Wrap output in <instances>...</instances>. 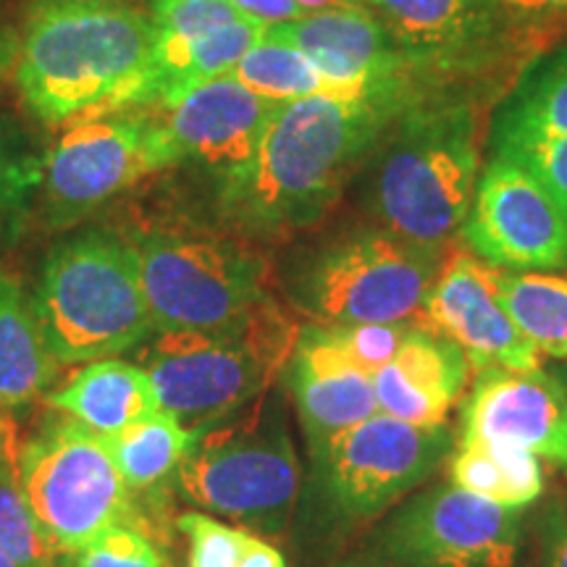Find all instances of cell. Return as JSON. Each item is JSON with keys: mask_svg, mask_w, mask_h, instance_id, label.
<instances>
[{"mask_svg": "<svg viewBox=\"0 0 567 567\" xmlns=\"http://www.w3.org/2000/svg\"><path fill=\"white\" fill-rule=\"evenodd\" d=\"M410 101L313 95L276 103L250 168L218 189L224 216L255 237L318 224Z\"/></svg>", "mask_w": 567, "mask_h": 567, "instance_id": "6da1fadb", "label": "cell"}, {"mask_svg": "<svg viewBox=\"0 0 567 567\" xmlns=\"http://www.w3.org/2000/svg\"><path fill=\"white\" fill-rule=\"evenodd\" d=\"M155 40L151 11L130 0H32L17 59L21 97L48 124L151 105Z\"/></svg>", "mask_w": 567, "mask_h": 567, "instance_id": "7a4b0ae2", "label": "cell"}, {"mask_svg": "<svg viewBox=\"0 0 567 567\" xmlns=\"http://www.w3.org/2000/svg\"><path fill=\"white\" fill-rule=\"evenodd\" d=\"M394 124L373 179V210L389 231L444 250L476 195V109L463 97H417Z\"/></svg>", "mask_w": 567, "mask_h": 567, "instance_id": "3957f363", "label": "cell"}, {"mask_svg": "<svg viewBox=\"0 0 567 567\" xmlns=\"http://www.w3.org/2000/svg\"><path fill=\"white\" fill-rule=\"evenodd\" d=\"M32 305L59 363L109 360L155 334L137 255L111 231H82L55 245Z\"/></svg>", "mask_w": 567, "mask_h": 567, "instance_id": "277c9868", "label": "cell"}, {"mask_svg": "<svg viewBox=\"0 0 567 567\" xmlns=\"http://www.w3.org/2000/svg\"><path fill=\"white\" fill-rule=\"evenodd\" d=\"M174 486L189 505L255 534H284L300 492L284 396L268 389L224 421L197 429Z\"/></svg>", "mask_w": 567, "mask_h": 567, "instance_id": "5b68a950", "label": "cell"}, {"mask_svg": "<svg viewBox=\"0 0 567 567\" xmlns=\"http://www.w3.org/2000/svg\"><path fill=\"white\" fill-rule=\"evenodd\" d=\"M295 321L276 305L218 331H158L142 354L163 413L184 429L218 423L266 394L292 358Z\"/></svg>", "mask_w": 567, "mask_h": 567, "instance_id": "8992f818", "label": "cell"}, {"mask_svg": "<svg viewBox=\"0 0 567 567\" xmlns=\"http://www.w3.org/2000/svg\"><path fill=\"white\" fill-rule=\"evenodd\" d=\"M158 331H218L274 302L268 264L243 239L197 226L151 224L126 239Z\"/></svg>", "mask_w": 567, "mask_h": 567, "instance_id": "52a82bcc", "label": "cell"}, {"mask_svg": "<svg viewBox=\"0 0 567 567\" xmlns=\"http://www.w3.org/2000/svg\"><path fill=\"white\" fill-rule=\"evenodd\" d=\"M442 250L400 234L354 229L289 274V300L318 326L413 321L442 268Z\"/></svg>", "mask_w": 567, "mask_h": 567, "instance_id": "ba28073f", "label": "cell"}, {"mask_svg": "<svg viewBox=\"0 0 567 567\" xmlns=\"http://www.w3.org/2000/svg\"><path fill=\"white\" fill-rule=\"evenodd\" d=\"M19 484L40 530L66 557L134 515L109 446L69 415L51 417L21 446Z\"/></svg>", "mask_w": 567, "mask_h": 567, "instance_id": "9c48e42d", "label": "cell"}, {"mask_svg": "<svg viewBox=\"0 0 567 567\" xmlns=\"http://www.w3.org/2000/svg\"><path fill=\"white\" fill-rule=\"evenodd\" d=\"M452 452L450 425L375 413L310 450L318 505L337 523H368L434 476Z\"/></svg>", "mask_w": 567, "mask_h": 567, "instance_id": "30bf717a", "label": "cell"}, {"mask_svg": "<svg viewBox=\"0 0 567 567\" xmlns=\"http://www.w3.org/2000/svg\"><path fill=\"white\" fill-rule=\"evenodd\" d=\"M172 166L163 122L140 105L71 118L42 163V208L55 229L76 224L145 174Z\"/></svg>", "mask_w": 567, "mask_h": 567, "instance_id": "8fae6325", "label": "cell"}, {"mask_svg": "<svg viewBox=\"0 0 567 567\" xmlns=\"http://www.w3.org/2000/svg\"><path fill=\"white\" fill-rule=\"evenodd\" d=\"M379 551L394 567H513L520 517L455 484L434 486L396 509Z\"/></svg>", "mask_w": 567, "mask_h": 567, "instance_id": "7c38bea8", "label": "cell"}, {"mask_svg": "<svg viewBox=\"0 0 567 567\" xmlns=\"http://www.w3.org/2000/svg\"><path fill=\"white\" fill-rule=\"evenodd\" d=\"M463 239L484 264L502 271H555L567 266V221L526 166L492 155L478 176Z\"/></svg>", "mask_w": 567, "mask_h": 567, "instance_id": "4fadbf2b", "label": "cell"}, {"mask_svg": "<svg viewBox=\"0 0 567 567\" xmlns=\"http://www.w3.org/2000/svg\"><path fill=\"white\" fill-rule=\"evenodd\" d=\"M268 38L284 40L313 61L331 97L339 101H408L413 66L371 9L310 11L274 24Z\"/></svg>", "mask_w": 567, "mask_h": 567, "instance_id": "5bb4252c", "label": "cell"}, {"mask_svg": "<svg viewBox=\"0 0 567 567\" xmlns=\"http://www.w3.org/2000/svg\"><path fill=\"white\" fill-rule=\"evenodd\" d=\"M413 321L425 331L455 342L471 360L473 373L499 365L509 371H538L542 352L517 329L494 284V266L467 250L442 260L423 308Z\"/></svg>", "mask_w": 567, "mask_h": 567, "instance_id": "9a60e30c", "label": "cell"}, {"mask_svg": "<svg viewBox=\"0 0 567 567\" xmlns=\"http://www.w3.org/2000/svg\"><path fill=\"white\" fill-rule=\"evenodd\" d=\"M274 105L231 74L189 90L163 118L168 163H195L218 182V189L229 187L250 168Z\"/></svg>", "mask_w": 567, "mask_h": 567, "instance_id": "2e32d148", "label": "cell"}, {"mask_svg": "<svg viewBox=\"0 0 567 567\" xmlns=\"http://www.w3.org/2000/svg\"><path fill=\"white\" fill-rule=\"evenodd\" d=\"M460 421V439L523 446L567 473V389L542 368L478 371Z\"/></svg>", "mask_w": 567, "mask_h": 567, "instance_id": "e0dca14e", "label": "cell"}, {"mask_svg": "<svg viewBox=\"0 0 567 567\" xmlns=\"http://www.w3.org/2000/svg\"><path fill=\"white\" fill-rule=\"evenodd\" d=\"M281 381L292 394L310 450L379 413L373 375L352 365L316 323L300 329Z\"/></svg>", "mask_w": 567, "mask_h": 567, "instance_id": "ac0fdd59", "label": "cell"}, {"mask_svg": "<svg viewBox=\"0 0 567 567\" xmlns=\"http://www.w3.org/2000/svg\"><path fill=\"white\" fill-rule=\"evenodd\" d=\"M415 74L465 71L494 51L478 0H368Z\"/></svg>", "mask_w": 567, "mask_h": 567, "instance_id": "d6986e66", "label": "cell"}, {"mask_svg": "<svg viewBox=\"0 0 567 567\" xmlns=\"http://www.w3.org/2000/svg\"><path fill=\"white\" fill-rule=\"evenodd\" d=\"M471 373V360L455 342L415 323L392 363L373 375L379 413L413 425H444Z\"/></svg>", "mask_w": 567, "mask_h": 567, "instance_id": "ffe728a7", "label": "cell"}, {"mask_svg": "<svg viewBox=\"0 0 567 567\" xmlns=\"http://www.w3.org/2000/svg\"><path fill=\"white\" fill-rule=\"evenodd\" d=\"M48 405L101 439L122 434L161 410L145 368L113 358L82 368L66 386L48 396Z\"/></svg>", "mask_w": 567, "mask_h": 567, "instance_id": "44dd1931", "label": "cell"}, {"mask_svg": "<svg viewBox=\"0 0 567 567\" xmlns=\"http://www.w3.org/2000/svg\"><path fill=\"white\" fill-rule=\"evenodd\" d=\"M59 373L48 350L32 297L9 268L0 266V413L32 405Z\"/></svg>", "mask_w": 567, "mask_h": 567, "instance_id": "7402d4cb", "label": "cell"}, {"mask_svg": "<svg viewBox=\"0 0 567 567\" xmlns=\"http://www.w3.org/2000/svg\"><path fill=\"white\" fill-rule=\"evenodd\" d=\"M567 134V42L530 63L502 101L492 124V151Z\"/></svg>", "mask_w": 567, "mask_h": 567, "instance_id": "603a6c76", "label": "cell"}, {"mask_svg": "<svg viewBox=\"0 0 567 567\" xmlns=\"http://www.w3.org/2000/svg\"><path fill=\"white\" fill-rule=\"evenodd\" d=\"M450 478L457 488L507 509L534 505L544 492L542 463L534 452L484 439H460L450 460Z\"/></svg>", "mask_w": 567, "mask_h": 567, "instance_id": "cb8c5ba5", "label": "cell"}, {"mask_svg": "<svg viewBox=\"0 0 567 567\" xmlns=\"http://www.w3.org/2000/svg\"><path fill=\"white\" fill-rule=\"evenodd\" d=\"M193 434L195 431L184 429L174 415L158 410L147 421L103 439V442L109 446L124 484L130 486L132 494H137L153 492L166 481H174L189 442H193Z\"/></svg>", "mask_w": 567, "mask_h": 567, "instance_id": "d4e9b609", "label": "cell"}, {"mask_svg": "<svg viewBox=\"0 0 567 567\" xmlns=\"http://www.w3.org/2000/svg\"><path fill=\"white\" fill-rule=\"evenodd\" d=\"M494 284L517 329L549 358H567V279L494 268Z\"/></svg>", "mask_w": 567, "mask_h": 567, "instance_id": "484cf974", "label": "cell"}, {"mask_svg": "<svg viewBox=\"0 0 567 567\" xmlns=\"http://www.w3.org/2000/svg\"><path fill=\"white\" fill-rule=\"evenodd\" d=\"M231 76L243 87L271 103L329 95V87L313 61L300 48L268 38V34L243 55V61L231 69Z\"/></svg>", "mask_w": 567, "mask_h": 567, "instance_id": "4316f807", "label": "cell"}, {"mask_svg": "<svg viewBox=\"0 0 567 567\" xmlns=\"http://www.w3.org/2000/svg\"><path fill=\"white\" fill-rule=\"evenodd\" d=\"M45 153L34 151L32 140L9 116H0V231L17 237L42 187Z\"/></svg>", "mask_w": 567, "mask_h": 567, "instance_id": "83f0119b", "label": "cell"}, {"mask_svg": "<svg viewBox=\"0 0 567 567\" xmlns=\"http://www.w3.org/2000/svg\"><path fill=\"white\" fill-rule=\"evenodd\" d=\"M0 551L21 567H45L61 557L27 505L19 484V457L0 460Z\"/></svg>", "mask_w": 567, "mask_h": 567, "instance_id": "f1b7e54d", "label": "cell"}, {"mask_svg": "<svg viewBox=\"0 0 567 567\" xmlns=\"http://www.w3.org/2000/svg\"><path fill=\"white\" fill-rule=\"evenodd\" d=\"M147 11L158 32L155 53L179 51L245 19L231 0H153Z\"/></svg>", "mask_w": 567, "mask_h": 567, "instance_id": "f546056e", "label": "cell"}, {"mask_svg": "<svg viewBox=\"0 0 567 567\" xmlns=\"http://www.w3.org/2000/svg\"><path fill=\"white\" fill-rule=\"evenodd\" d=\"M318 326V323H316ZM413 321L396 323H350V326H321L323 337L339 352L368 375H375L381 368L394 360L396 350L405 342Z\"/></svg>", "mask_w": 567, "mask_h": 567, "instance_id": "4dcf8cb0", "label": "cell"}, {"mask_svg": "<svg viewBox=\"0 0 567 567\" xmlns=\"http://www.w3.org/2000/svg\"><path fill=\"white\" fill-rule=\"evenodd\" d=\"M496 42L534 40L567 27V0H478Z\"/></svg>", "mask_w": 567, "mask_h": 567, "instance_id": "1f68e13d", "label": "cell"}, {"mask_svg": "<svg viewBox=\"0 0 567 567\" xmlns=\"http://www.w3.org/2000/svg\"><path fill=\"white\" fill-rule=\"evenodd\" d=\"M176 526L189 542V567H237L252 534L245 528H231L216 517L187 513Z\"/></svg>", "mask_w": 567, "mask_h": 567, "instance_id": "d6a6232c", "label": "cell"}, {"mask_svg": "<svg viewBox=\"0 0 567 567\" xmlns=\"http://www.w3.org/2000/svg\"><path fill=\"white\" fill-rule=\"evenodd\" d=\"M71 559L76 567H168L151 538L130 523L103 530Z\"/></svg>", "mask_w": 567, "mask_h": 567, "instance_id": "836d02e7", "label": "cell"}, {"mask_svg": "<svg viewBox=\"0 0 567 567\" xmlns=\"http://www.w3.org/2000/svg\"><path fill=\"white\" fill-rule=\"evenodd\" d=\"M492 155H507V158L526 166L551 195V200L557 203L567 221V134L507 145L492 151Z\"/></svg>", "mask_w": 567, "mask_h": 567, "instance_id": "e575fe53", "label": "cell"}, {"mask_svg": "<svg viewBox=\"0 0 567 567\" xmlns=\"http://www.w3.org/2000/svg\"><path fill=\"white\" fill-rule=\"evenodd\" d=\"M231 3L245 17L258 19L266 27L287 24V21H297L308 13L302 6H297V0H231Z\"/></svg>", "mask_w": 567, "mask_h": 567, "instance_id": "d590c367", "label": "cell"}, {"mask_svg": "<svg viewBox=\"0 0 567 567\" xmlns=\"http://www.w3.org/2000/svg\"><path fill=\"white\" fill-rule=\"evenodd\" d=\"M547 559L549 567H567V502L555 507L547 523Z\"/></svg>", "mask_w": 567, "mask_h": 567, "instance_id": "8d00e7d4", "label": "cell"}, {"mask_svg": "<svg viewBox=\"0 0 567 567\" xmlns=\"http://www.w3.org/2000/svg\"><path fill=\"white\" fill-rule=\"evenodd\" d=\"M237 567H287V563H284L279 549L271 547V544L264 542V538L252 536Z\"/></svg>", "mask_w": 567, "mask_h": 567, "instance_id": "74e56055", "label": "cell"}, {"mask_svg": "<svg viewBox=\"0 0 567 567\" xmlns=\"http://www.w3.org/2000/svg\"><path fill=\"white\" fill-rule=\"evenodd\" d=\"M19 59V42L13 34L6 30V27H0V76L9 71L13 63Z\"/></svg>", "mask_w": 567, "mask_h": 567, "instance_id": "f35d334b", "label": "cell"}, {"mask_svg": "<svg viewBox=\"0 0 567 567\" xmlns=\"http://www.w3.org/2000/svg\"><path fill=\"white\" fill-rule=\"evenodd\" d=\"M305 11H326V9H368V0H297Z\"/></svg>", "mask_w": 567, "mask_h": 567, "instance_id": "ab89813d", "label": "cell"}, {"mask_svg": "<svg viewBox=\"0 0 567 567\" xmlns=\"http://www.w3.org/2000/svg\"><path fill=\"white\" fill-rule=\"evenodd\" d=\"M19 452L17 431H13L11 421H6V413H0V460L19 457Z\"/></svg>", "mask_w": 567, "mask_h": 567, "instance_id": "60d3db41", "label": "cell"}, {"mask_svg": "<svg viewBox=\"0 0 567 567\" xmlns=\"http://www.w3.org/2000/svg\"><path fill=\"white\" fill-rule=\"evenodd\" d=\"M45 567H76V565H74V559H71V557L61 555V557H55L51 565H45Z\"/></svg>", "mask_w": 567, "mask_h": 567, "instance_id": "b9f144b4", "label": "cell"}, {"mask_svg": "<svg viewBox=\"0 0 567 567\" xmlns=\"http://www.w3.org/2000/svg\"><path fill=\"white\" fill-rule=\"evenodd\" d=\"M0 567H21V565L13 563L9 555H3V551H0Z\"/></svg>", "mask_w": 567, "mask_h": 567, "instance_id": "7bdbcfd3", "label": "cell"}, {"mask_svg": "<svg viewBox=\"0 0 567 567\" xmlns=\"http://www.w3.org/2000/svg\"><path fill=\"white\" fill-rule=\"evenodd\" d=\"M563 379H565L563 384H565V389H567V365H565V371H563Z\"/></svg>", "mask_w": 567, "mask_h": 567, "instance_id": "ee69618b", "label": "cell"}, {"mask_svg": "<svg viewBox=\"0 0 567 567\" xmlns=\"http://www.w3.org/2000/svg\"><path fill=\"white\" fill-rule=\"evenodd\" d=\"M130 3H137L140 6V0H130ZM153 3V0H147V6H151Z\"/></svg>", "mask_w": 567, "mask_h": 567, "instance_id": "f6af8a7d", "label": "cell"}, {"mask_svg": "<svg viewBox=\"0 0 567 567\" xmlns=\"http://www.w3.org/2000/svg\"><path fill=\"white\" fill-rule=\"evenodd\" d=\"M3 239H9V237H6V234H3V231H0V243H3Z\"/></svg>", "mask_w": 567, "mask_h": 567, "instance_id": "bcb514c9", "label": "cell"}]
</instances>
